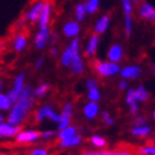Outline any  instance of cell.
I'll return each instance as SVG.
<instances>
[{"label":"cell","mask_w":155,"mask_h":155,"mask_svg":"<svg viewBox=\"0 0 155 155\" xmlns=\"http://www.w3.org/2000/svg\"><path fill=\"white\" fill-rule=\"evenodd\" d=\"M130 2H131L132 4H139V3L141 2V0H130Z\"/></svg>","instance_id":"cell-45"},{"label":"cell","mask_w":155,"mask_h":155,"mask_svg":"<svg viewBox=\"0 0 155 155\" xmlns=\"http://www.w3.org/2000/svg\"><path fill=\"white\" fill-rule=\"evenodd\" d=\"M150 127L149 126H144V125H141V126H136V127H134L132 128V135H135V136H139V137H145L147 136V135L150 134Z\"/></svg>","instance_id":"cell-27"},{"label":"cell","mask_w":155,"mask_h":155,"mask_svg":"<svg viewBox=\"0 0 155 155\" xmlns=\"http://www.w3.org/2000/svg\"><path fill=\"white\" fill-rule=\"evenodd\" d=\"M35 118L37 122H42L45 118H47V120H51L52 122H56L57 124V121L60 118V113H57L51 104H45L36 111Z\"/></svg>","instance_id":"cell-4"},{"label":"cell","mask_w":155,"mask_h":155,"mask_svg":"<svg viewBox=\"0 0 155 155\" xmlns=\"http://www.w3.org/2000/svg\"><path fill=\"white\" fill-rule=\"evenodd\" d=\"M81 140H83V139H81L80 135L76 134V135H74V136L69 137V139L60 140L59 146L61 147V149H68V147H73V146H76V145L81 144Z\"/></svg>","instance_id":"cell-18"},{"label":"cell","mask_w":155,"mask_h":155,"mask_svg":"<svg viewBox=\"0 0 155 155\" xmlns=\"http://www.w3.org/2000/svg\"><path fill=\"white\" fill-rule=\"evenodd\" d=\"M0 155H5V154H0Z\"/></svg>","instance_id":"cell-49"},{"label":"cell","mask_w":155,"mask_h":155,"mask_svg":"<svg viewBox=\"0 0 155 155\" xmlns=\"http://www.w3.org/2000/svg\"><path fill=\"white\" fill-rule=\"evenodd\" d=\"M98 42H99V36L94 33L90 36L89 38V42H88V46H87V50H85V55L88 57L90 56H93L95 54V51H97V47H98Z\"/></svg>","instance_id":"cell-22"},{"label":"cell","mask_w":155,"mask_h":155,"mask_svg":"<svg viewBox=\"0 0 155 155\" xmlns=\"http://www.w3.org/2000/svg\"><path fill=\"white\" fill-rule=\"evenodd\" d=\"M79 32H80V25L78 22H68L62 27V33L65 35V37H69V38L76 37L79 35Z\"/></svg>","instance_id":"cell-14"},{"label":"cell","mask_w":155,"mask_h":155,"mask_svg":"<svg viewBox=\"0 0 155 155\" xmlns=\"http://www.w3.org/2000/svg\"><path fill=\"white\" fill-rule=\"evenodd\" d=\"M154 71H155V65H154Z\"/></svg>","instance_id":"cell-48"},{"label":"cell","mask_w":155,"mask_h":155,"mask_svg":"<svg viewBox=\"0 0 155 155\" xmlns=\"http://www.w3.org/2000/svg\"><path fill=\"white\" fill-rule=\"evenodd\" d=\"M73 117V106L71 103H66L62 107V111L60 113V118L57 121V130H62L64 127L70 125V121Z\"/></svg>","instance_id":"cell-8"},{"label":"cell","mask_w":155,"mask_h":155,"mask_svg":"<svg viewBox=\"0 0 155 155\" xmlns=\"http://www.w3.org/2000/svg\"><path fill=\"white\" fill-rule=\"evenodd\" d=\"M55 135H57V132H55V131H43V132H41V139L48 140L51 137H54Z\"/></svg>","instance_id":"cell-36"},{"label":"cell","mask_w":155,"mask_h":155,"mask_svg":"<svg viewBox=\"0 0 155 155\" xmlns=\"http://www.w3.org/2000/svg\"><path fill=\"white\" fill-rule=\"evenodd\" d=\"M83 112H84V116L89 120L97 117V114H98V112H99V108H98L97 102H89L88 104H85V107H84Z\"/></svg>","instance_id":"cell-21"},{"label":"cell","mask_w":155,"mask_h":155,"mask_svg":"<svg viewBox=\"0 0 155 155\" xmlns=\"http://www.w3.org/2000/svg\"><path fill=\"white\" fill-rule=\"evenodd\" d=\"M109 21H111V15L109 14L103 15L102 18H99V21L97 22L95 27H94V33H97V35L104 33L108 28V25H109Z\"/></svg>","instance_id":"cell-19"},{"label":"cell","mask_w":155,"mask_h":155,"mask_svg":"<svg viewBox=\"0 0 155 155\" xmlns=\"http://www.w3.org/2000/svg\"><path fill=\"white\" fill-rule=\"evenodd\" d=\"M74 135H76V127L74 126H66L64 127L62 130H59V134H57V137H59V140H64V139H69L74 136Z\"/></svg>","instance_id":"cell-25"},{"label":"cell","mask_w":155,"mask_h":155,"mask_svg":"<svg viewBox=\"0 0 155 155\" xmlns=\"http://www.w3.org/2000/svg\"><path fill=\"white\" fill-rule=\"evenodd\" d=\"M33 104H35L33 89L25 85L21 95L18 97V99L13 103L10 109L8 111L6 121L17 126L23 125V122L28 118L32 108H33Z\"/></svg>","instance_id":"cell-1"},{"label":"cell","mask_w":155,"mask_h":155,"mask_svg":"<svg viewBox=\"0 0 155 155\" xmlns=\"http://www.w3.org/2000/svg\"><path fill=\"white\" fill-rule=\"evenodd\" d=\"M126 103L128 106L134 104V103H136V101H135V97H134V89H130L127 92V95H126Z\"/></svg>","instance_id":"cell-35"},{"label":"cell","mask_w":155,"mask_h":155,"mask_svg":"<svg viewBox=\"0 0 155 155\" xmlns=\"http://www.w3.org/2000/svg\"><path fill=\"white\" fill-rule=\"evenodd\" d=\"M122 55H124V50H122V47L120 46V45L114 43V45H112L111 48H109V51H108V60L111 62H118L122 59Z\"/></svg>","instance_id":"cell-17"},{"label":"cell","mask_w":155,"mask_h":155,"mask_svg":"<svg viewBox=\"0 0 155 155\" xmlns=\"http://www.w3.org/2000/svg\"><path fill=\"white\" fill-rule=\"evenodd\" d=\"M79 48H80L79 38L74 37V40L70 42V45L65 48V51H64V52L61 54V57H60L61 65L65 66V68H69L74 57H75L78 54H80V52H79Z\"/></svg>","instance_id":"cell-2"},{"label":"cell","mask_w":155,"mask_h":155,"mask_svg":"<svg viewBox=\"0 0 155 155\" xmlns=\"http://www.w3.org/2000/svg\"><path fill=\"white\" fill-rule=\"evenodd\" d=\"M4 121V114H3V112H0V124Z\"/></svg>","instance_id":"cell-44"},{"label":"cell","mask_w":155,"mask_h":155,"mask_svg":"<svg viewBox=\"0 0 155 155\" xmlns=\"http://www.w3.org/2000/svg\"><path fill=\"white\" fill-rule=\"evenodd\" d=\"M51 37V32H50V27L48 28H42L37 32V35L35 37V46L37 50H42L45 48V46L47 45L48 40Z\"/></svg>","instance_id":"cell-11"},{"label":"cell","mask_w":155,"mask_h":155,"mask_svg":"<svg viewBox=\"0 0 155 155\" xmlns=\"http://www.w3.org/2000/svg\"><path fill=\"white\" fill-rule=\"evenodd\" d=\"M50 90V85L47 83H42L40 84L35 90H33V94H35V98H42V97H45Z\"/></svg>","instance_id":"cell-26"},{"label":"cell","mask_w":155,"mask_h":155,"mask_svg":"<svg viewBox=\"0 0 155 155\" xmlns=\"http://www.w3.org/2000/svg\"><path fill=\"white\" fill-rule=\"evenodd\" d=\"M127 88V83L126 81H121L120 83V89H126Z\"/></svg>","instance_id":"cell-43"},{"label":"cell","mask_w":155,"mask_h":155,"mask_svg":"<svg viewBox=\"0 0 155 155\" xmlns=\"http://www.w3.org/2000/svg\"><path fill=\"white\" fill-rule=\"evenodd\" d=\"M134 97L136 102H144L147 98V92L144 87H139L136 90L134 89Z\"/></svg>","instance_id":"cell-28"},{"label":"cell","mask_w":155,"mask_h":155,"mask_svg":"<svg viewBox=\"0 0 155 155\" xmlns=\"http://www.w3.org/2000/svg\"><path fill=\"white\" fill-rule=\"evenodd\" d=\"M28 155H51V154H50V150L46 149V147H36V149L31 150Z\"/></svg>","instance_id":"cell-34"},{"label":"cell","mask_w":155,"mask_h":155,"mask_svg":"<svg viewBox=\"0 0 155 155\" xmlns=\"http://www.w3.org/2000/svg\"><path fill=\"white\" fill-rule=\"evenodd\" d=\"M24 87H25V74L24 73H21L19 75L15 76L14 81H13L12 89L9 90L8 93H6V94L9 95V98L12 99L13 103H14L18 99V97L21 95V93H22V90L24 89Z\"/></svg>","instance_id":"cell-6"},{"label":"cell","mask_w":155,"mask_h":155,"mask_svg":"<svg viewBox=\"0 0 155 155\" xmlns=\"http://www.w3.org/2000/svg\"><path fill=\"white\" fill-rule=\"evenodd\" d=\"M153 117H154V120H155V111H154V114H153Z\"/></svg>","instance_id":"cell-47"},{"label":"cell","mask_w":155,"mask_h":155,"mask_svg":"<svg viewBox=\"0 0 155 155\" xmlns=\"http://www.w3.org/2000/svg\"><path fill=\"white\" fill-rule=\"evenodd\" d=\"M121 76L125 79H136L141 75V68L140 66H126L121 70Z\"/></svg>","instance_id":"cell-15"},{"label":"cell","mask_w":155,"mask_h":155,"mask_svg":"<svg viewBox=\"0 0 155 155\" xmlns=\"http://www.w3.org/2000/svg\"><path fill=\"white\" fill-rule=\"evenodd\" d=\"M87 88H88V90H89V89H93V88H98V84H97L95 80L90 79V80H88V83H87Z\"/></svg>","instance_id":"cell-39"},{"label":"cell","mask_w":155,"mask_h":155,"mask_svg":"<svg viewBox=\"0 0 155 155\" xmlns=\"http://www.w3.org/2000/svg\"><path fill=\"white\" fill-rule=\"evenodd\" d=\"M50 52H51V56H52V57H55V56L57 55V48H56V47H52V48H51V51H50Z\"/></svg>","instance_id":"cell-42"},{"label":"cell","mask_w":155,"mask_h":155,"mask_svg":"<svg viewBox=\"0 0 155 155\" xmlns=\"http://www.w3.org/2000/svg\"><path fill=\"white\" fill-rule=\"evenodd\" d=\"M42 6H43V2H41V0L36 2L28 9L27 14H25V19H27L29 23H37L38 22V18H40V14H41Z\"/></svg>","instance_id":"cell-12"},{"label":"cell","mask_w":155,"mask_h":155,"mask_svg":"<svg viewBox=\"0 0 155 155\" xmlns=\"http://www.w3.org/2000/svg\"><path fill=\"white\" fill-rule=\"evenodd\" d=\"M87 15V10H85V6L84 4H78L76 8H75V17H76V21L78 22H81L85 19Z\"/></svg>","instance_id":"cell-29"},{"label":"cell","mask_w":155,"mask_h":155,"mask_svg":"<svg viewBox=\"0 0 155 155\" xmlns=\"http://www.w3.org/2000/svg\"><path fill=\"white\" fill-rule=\"evenodd\" d=\"M85 6V10L87 13H95L97 10H98V6H99V0H88L87 4L84 5Z\"/></svg>","instance_id":"cell-30"},{"label":"cell","mask_w":155,"mask_h":155,"mask_svg":"<svg viewBox=\"0 0 155 155\" xmlns=\"http://www.w3.org/2000/svg\"><path fill=\"white\" fill-rule=\"evenodd\" d=\"M140 155H155V146H144L137 150Z\"/></svg>","instance_id":"cell-33"},{"label":"cell","mask_w":155,"mask_h":155,"mask_svg":"<svg viewBox=\"0 0 155 155\" xmlns=\"http://www.w3.org/2000/svg\"><path fill=\"white\" fill-rule=\"evenodd\" d=\"M0 140H2V139H0Z\"/></svg>","instance_id":"cell-50"},{"label":"cell","mask_w":155,"mask_h":155,"mask_svg":"<svg viewBox=\"0 0 155 155\" xmlns=\"http://www.w3.org/2000/svg\"><path fill=\"white\" fill-rule=\"evenodd\" d=\"M94 69L98 75L106 78L112 76L120 71V65L117 62H102V61H94Z\"/></svg>","instance_id":"cell-3"},{"label":"cell","mask_w":155,"mask_h":155,"mask_svg":"<svg viewBox=\"0 0 155 155\" xmlns=\"http://www.w3.org/2000/svg\"><path fill=\"white\" fill-rule=\"evenodd\" d=\"M69 68L71 69V73H74V74H81V73H83V70H84V64H83V60H81L80 54H78V55L74 57Z\"/></svg>","instance_id":"cell-23"},{"label":"cell","mask_w":155,"mask_h":155,"mask_svg":"<svg viewBox=\"0 0 155 155\" xmlns=\"http://www.w3.org/2000/svg\"><path fill=\"white\" fill-rule=\"evenodd\" d=\"M122 6H124V13H125V32L126 36L130 37L132 32V3L130 0H122Z\"/></svg>","instance_id":"cell-9"},{"label":"cell","mask_w":155,"mask_h":155,"mask_svg":"<svg viewBox=\"0 0 155 155\" xmlns=\"http://www.w3.org/2000/svg\"><path fill=\"white\" fill-rule=\"evenodd\" d=\"M27 43H28L27 36L24 33H18L14 37V41H13V47H14V50L17 52H21V51H23L25 47H27Z\"/></svg>","instance_id":"cell-20"},{"label":"cell","mask_w":155,"mask_h":155,"mask_svg":"<svg viewBox=\"0 0 155 155\" xmlns=\"http://www.w3.org/2000/svg\"><path fill=\"white\" fill-rule=\"evenodd\" d=\"M13 104L12 99L6 93L0 92V112H8Z\"/></svg>","instance_id":"cell-24"},{"label":"cell","mask_w":155,"mask_h":155,"mask_svg":"<svg viewBox=\"0 0 155 155\" xmlns=\"http://www.w3.org/2000/svg\"><path fill=\"white\" fill-rule=\"evenodd\" d=\"M41 139V132L36 130H19L14 136L15 143L18 144H32Z\"/></svg>","instance_id":"cell-5"},{"label":"cell","mask_w":155,"mask_h":155,"mask_svg":"<svg viewBox=\"0 0 155 155\" xmlns=\"http://www.w3.org/2000/svg\"><path fill=\"white\" fill-rule=\"evenodd\" d=\"M88 98L90 99V102H98L101 99V93L98 88H93V89H89L88 90Z\"/></svg>","instance_id":"cell-31"},{"label":"cell","mask_w":155,"mask_h":155,"mask_svg":"<svg viewBox=\"0 0 155 155\" xmlns=\"http://www.w3.org/2000/svg\"><path fill=\"white\" fill-rule=\"evenodd\" d=\"M102 117H103V121H104L107 125H112L113 124V118L109 117V113L108 112H103L102 113Z\"/></svg>","instance_id":"cell-37"},{"label":"cell","mask_w":155,"mask_h":155,"mask_svg":"<svg viewBox=\"0 0 155 155\" xmlns=\"http://www.w3.org/2000/svg\"><path fill=\"white\" fill-rule=\"evenodd\" d=\"M140 15L141 18L147 19L150 22H155V8L151 6L150 4L144 3L140 6Z\"/></svg>","instance_id":"cell-16"},{"label":"cell","mask_w":155,"mask_h":155,"mask_svg":"<svg viewBox=\"0 0 155 155\" xmlns=\"http://www.w3.org/2000/svg\"><path fill=\"white\" fill-rule=\"evenodd\" d=\"M19 130H21V126L13 125L8 121H3L0 124V139H14Z\"/></svg>","instance_id":"cell-7"},{"label":"cell","mask_w":155,"mask_h":155,"mask_svg":"<svg viewBox=\"0 0 155 155\" xmlns=\"http://www.w3.org/2000/svg\"><path fill=\"white\" fill-rule=\"evenodd\" d=\"M3 87H4V84H3V80L0 79V92H2V89H3Z\"/></svg>","instance_id":"cell-46"},{"label":"cell","mask_w":155,"mask_h":155,"mask_svg":"<svg viewBox=\"0 0 155 155\" xmlns=\"http://www.w3.org/2000/svg\"><path fill=\"white\" fill-rule=\"evenodd\" d=\"M144 124H146V118L145 117H137L136 120L134 121V125L135 126H141V125H144Z\"/></svg>","instance_id":"cell-38"},{"label":"cell","mask_w":155,"mask_h":155,"mask_svg":"<svg viewBox=\"0 0 155 155\" xmlns=\"http://www.w3.org/2000/svg\"><path fill=\"white\" fill-rule=\"evenodd\" d=\"M81 155H136V153L125 147V149L108 150V151H84Z\"/></svg>","instance_id":"cell-13"},{"label":"cell","mask_w":155,"mask_h":155,"mask_svg":"<svg viewBox=\"0 0 155 155\" xmlns=\"http://www.w3.org/2000/svg\"><path fill=\"white\" fill-rule=\"evenodd\" d=\"M130 111H131V113H132V114H137V112H139L137 103H134V104H131V106H130Z\"/></svg>","instance_id":"cell-40"},{"label":"cell","mask_w":155,"mask_h":155,"mask_svg":"<svg viewBox=\"0 0 155 155\" xmlns=\"http://www.w3.org/2000/svg\"><path fill=\"white\" fill-rule=\"evenodd\" d=\"M42 65H43V57H40L37 61H36V65H35V69L36 70H38V69H41L42 68Z\"/></svg>","instance_id":"cell-41"},{"label":"cell","mask_w":155,"mask_h":155,"mask_svg":"<svg viewBox=\"0 0 155 155\" xmlns=\"http://www.w3.org/2000/svg\"><path fill=\"white\" fill-rule=\"evenodd\" d=\"M51 12H52V5H51V3H50V2L43 3V6H42L40 18H38V22H37L38 24H40V29H42V28H48L50 19H51Z\"/></svg>","instance_id":"cell-10"},{"label":"cell","mask_w":155,"mask_h":155,"mask_svg":"<svg viewBox=\"0 0 155 155\" xmlns=\"http://www.w3.org/2000/svg\"><path fill=\"white\" fill-rule=\"evenodd\" d=\"M90 143H92V145H94L97 147H104L107 145L106 139H103L101 136H93L92 139H90Z\"/></svg>","instance_id":"cell-32"}]
</instances>
